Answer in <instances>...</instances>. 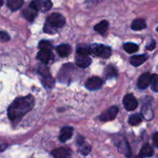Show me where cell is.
Instances as JSON below:
<instances>
[{
    "label": "cell",
    "instance_id": "1",
    "mask_svg": "<svg viewBox=\"0 0 158 158\" xmlns=\"http://www.w3.org/2000/svg\"><path fill=\"white\" fill-rule=\"evenodd\" d=\"M35 106V99L32 95L18 97L8 108V117L12 122H18Z\"/></svg>",
    "mask_w": 158,
    "mask_h": 158
},
{
    "label": "cell",
    "instance_id": "2",
    "mask_svg": "<svg viewBox=\"0 0 158 158\" xmlns=\"http://www.w3.org/2000/svg\"><path fill=\"white\" fill-rule=\"evenodd\" d=\"M91 54L101 57V58H109L111 56V50L109 46H104L102 44H94L90 46Z\"/></svg>",
    "mask_w": 158,
    "mask_h": 158
},
{
    "label": "cell",
    "instance_id": "3",
    "mask_svg": "<svg viewBox=\"0 0 158 158\" xmlns=\"http://www.w3.org/2000/svg\"><path fill=\"white\" fill-rule=\"evenodd\" d=\"M30 6L36 9L37 11L46 12L50 10L52 6V2L51 0H33L31 2Z\"/></svg>",
    "mask_w": 158,
    "mask_h": 158
},
{
    "label": "cell",
    "instance_id": "4",
    "mask_svg": "<svg viewBox=\"0 0 158 158\" xmlns=\"http://www.w3.org/2000/svg\"><path fill=\"white\" fill-rule=\"evenodd\" d=\"M47 22H49L50 24H52L55 27L60 29L64 26L65 23H66V19L61 14L54 12L48 17Z\"/></svg>",
    "mask_w": 158,
    "mask_h": 158
},
{
    "label": "cell",
    "instance_id": "5",
    "mask_svg": "<svg viewBox=\"0 0 158 158\" xmlns=\"http://www.w3.org/2000/svg\"><path fill=\"white\" fill-rule=\"evenodd\" d=\"M123 106H124L125 109L127 111H132L134 110L138 106V102L136 100L134 95L131 94H127L123 100Z\"/></svg>",
    "mask_w": 158,
    "mask_h": 158
},
{
    "label": "cell",
    "instance_id": "6",
    "mask_svg": "<svg viewBox=\"0 0 158 158\" xmlns=\"http://www.w3.org/2000/svg\"><path fill=\"white\" fill-rule=\"evenodd\" d=\"M118 111L119 109L117 106H111L110 108H109L107 110L104 111L100 116V120L103 122H107L114 120L116 118V117H117V114H118Z\"/></svg>",
    "mask_w": 158,
    "mask_h": 158
},
{
    "label": "cell",
    "instance_id": "7",
    "mask_svg": "<svg viewBox=\"0 0 158 158\" xmlns=\"http://www.w3.org/2000/svg\"><path fill=\"white\" fill-rule=\"evenodd\" d=\"M103 84V81L102 79L97 77H92L88 79L85 86L89 90H97L102 87Z\"/></svg>",
    "mask_w": 158,
    "mask_h": 158
},
{
    "label": "cell",
    "instance_id": "8",
    "mask_svg": "<svg viewBox=\"0 0 158 158\" xmlns=\"http://www.w3.org/2000/svg\"><path fill=\"white\" fill-rule=\"evenodd\" d=\"M54 55L51 49H41L37 54V59L41 62L42 63H49L50 60H53Z\"/></svg>",
    "mask_w": 158,
    "mask_h": 158
},
{
    "label": "cell",
    "instance_id": "9",
    "mask_svg": "<svg viewBox=\"0 0 158 158\" xmlns=\"http://www.w3.org/2000/svg\"><path fill=\"white\" fill-rule=\"evenodd\" d=\"M116 145H117V150L120 151V153L124 154L126 157H131V148H130L127 141L124 138H122L120 140H118V141H117Z\"/></svg>",
    "mask_w": 158,
    "mask_h": 158
},
{
    "label": "cell",
    "instance_id": "10",
    "mask_svg": "<svg viewBox=\"0 0 158 158\" xmlns=\"http://www.w3.org/2000/svg\"><path fill=\"white\" fill-rule=\"evenodd\" d=\"M151 75L150 73L146 72L142 74L137 82V87L140 89H145L151 84Z\"/></svg>",
    "mask_w": 158,
    "mask_h": 158
},
{
    "label": "cell",
    "instance_id": "11",
    "mask_svg": "<svg viewBox=\"0 0 158 158\" xmlns=\"http://www.w3.org/2000/svg\"><path fill=\"white\" fill-rule=\"evenodd\" d=\"M92 63V60L89 56L77 55L76 57V63L80 68H86Z\"/></svg>",
    "mask_w": 158,
    "mask_h": 158
},
{
    "label": "cell",
    "instance_id": "12",
    "mask_svg": "<svg viewBox=\"0 0 158 158\" xmlns=\"http://www.w3.org/2000/svg\"><path fill=\"white\" fill-rule=\"evenodd\" d=\"M73 133V128L71 127H64L60 131L59 139H60V141L64 143L72 137Z\"/></svg>",
    "mask_w": 158,
    "mask_h": 158
},
{
    "label": "cell",
    "instance_id": "13",
    "mask_svg": "<svg viewBox=\"0 0 158 158\" xmlns=\"http://www.w3.org/2000/svg\"><path fill=\"white\" fill-rule=\"evenodd\" d=\"M148 59V54H142V55H136L133 56L130 58V63L132 66L137 67L143 64V63L146 62V60Z\"/></svg>",
    "mask_w": 158,
    "mask_h": 158
},
{
    "label": "cell",
    "instance_id": "14",
    "mask_svg": "<svg viewBox=\"0 0 158 158\" xmlns=\"http://www.w3.org/2000/svg\"><path fill=\"white\" fill-rule=\"evenodd\" d=\"M38 12L39 11H37L36 9H35L34 8H32V6H29V7L26 8V9L23 11V15L24 16V18L28 20V21L32 22L35 19V17L37 16Z\"/></svg>",
    "mask_w": 158,
    "mask_h": 158
},
{
    "label": "cell",
    "instance_id": "15",
    "mask_svg": "<svg viewBox=\"0 0 158 158\" xmlns=\"http://www.w3.org/2000/svg\"><path fill=\"white\" fill-rule=\"evenodd\" d=\"M141 115L147 120H151L154 118V111L149 103H145L141 109Z\"/></svg>",
    "mask_w": 158,
    "mask_h": 158
},
{
    "label": "cell",
    "instance_id": "16",
    "mask_svg": "<svg viewBox=\"0 0 158 158\" xmlns=\"http://www.w3.org/2000/svg\"><path fill=\"white\" fill-rule=\"evenodd\" d=\"M52 157L56 158H66L70 156L71 151L70 150L66 149V148H57V149L53 150L51 152Z\"/></svg>",
    "mask_w": 158,
    "mask_h": 158
},
{
    "label": "cell",
    "instance_id": "17",
    "mask_svg": "<svg viewBox=\"0 0 158 158\" xmlns=\"http://www.w3.org/2000/svg\"><path fill=\"white\" fill-rule=\"evenodd\" d=\"M56 51L61 57H66L70 54L71 47L68 44H62L57 46Z\"/></svg>",
    "mask_w": 158,
    "mask_h": 158
},
{
    "label": "cell",
    "instance_id": "18",
    "mask_svg": "<svg viewBox=\"0 0 158 158\" xmlns=\"http://www.w3.org/2000/svg\"><path fill=\"white\" fill-rule=\"evenodd\" d=\"M154 155V150L149 144H145L140 149L139 153V157H150Z\"/></svg>",
    "mask_w": 158,
    "mask_h": 158
},
{
    "label": "cell",
    "instance_id": "19",
    "mask_svg": "<svg viewBox=\"0 0 158 158\" xmlns=\"http://www.w3.org/2000/svg\"><path fill=\"white\" fill-rule=\"evenodd\" d=\"M108 27H109V23L106 20H103L94 26V30L100 33L101 35H104L107 31Z\"/></svg>",
    "mask_w": 158,
    "mask_h": 158
},
{
    "label": "cell",
    "instance_id": "20",
    "mask_svg": "<svg viewBox=\"0 0 158 158\" xmlns=\"http://www.w3.org/2000/svg\"><path fill=\"white\" fill-rule=\"evenodd\" d=\"M146 27L147 24L145 23L144 19H137L134 20L132 24H131V29L135 31L141 30V29H145Z\"/></svg>",
    "mask_w": 158,
    "mask_h": 158
},
{
    "label": "cell",
    "instance_id": "21",
    "mask_svg": "<svg viewBox=\"0 0 158 158\" xmlns=\"http://www.w3.org/2000/svg\"><path fill=\"white\" fill-rule=\"evenodd\" d=\"M104 75L106 77V79H113L117 77V70L114 66L112 65H109L106 66L104 69Z\"/></svg>",
    "mask_w": 158,
    "mask_h": 158
},
{
    "label": "cell",
    "instance_id": "22",
    "mask_svg": "<svg viewBox=\"0 0 158 158\" xmlns=\"http://www.w3.org/2000/svg\"><path fill=\"white\" fill-rule=\"evenodd\" d=\"M24 0H7V6L12 11H16L23 6Z\"/></svg>",
    "mask_w": 158,
    "mask_h": 158
},
{
    "label": "cell",
    "instance_id": "23",
    "mask_svg": "<svg viewBox=\"0 0 158 158\" xmlns=\"http://www.w3.org/2000/svg\"><path fill=\"white\" fill-rule=\"evenodd\" d=\"M78 152L80 153L81 155L83 156H86L90 153L91 151V147L89 146L88 143L83 142L82 144H80V146H78Z\"/></svg>",
    "mask_w": 158,
    "mask_h": 158
},
{
    "label": "cell",
    "instance_id": "24",
    "mask_svg": "<svg viewBox=\"0 0 158 158\" xmlns=\"http://www.w3.org/2000/svg\"><path fill=\"white\" fill-rule=\"evenodd\" d=\"M142 117L143 116L139 114H133L129 117V123L132 126H137L142 122Z\"/></svg>",
    "mask_w": 158,
    "mask_h": 158
},
{
    "label": "cell",
    "instance_id": "25",
    "mask_svg": "<svg viewBox=\"0 0 158 158\" xmlns=\"http://www.w3.org/2000/svg\"><path fill=\"white\" fill-rule=\"evenodd\" d=\"M123 49L128 53H134L138 50V46L133 43H126L123 44Z\"/></svg>",
    "mask_w": 158,
    "mask_h": 158
},
{
    "label": "cell",
    "instance_id": "26",
    "mask_svg": "<svg viewBox=\"0 0 158 158\" xmlns=\"http://www.w3.org/2000/svg\"><path fill=\"white\" fill-rule=\"evenodd\" d=\"M77 55H84V56H89V54H91V50H90V46H88L84 45H80L78 46L77 49Z\"/></svg>",
    "mask_w": 158,
    "mask_h": 158
},
{
    "label": "cell",
    "instance_id": "27",
    "mask_svg": "<svg viewBox=\"0 0 158 158\" xmlns=\"http://www.w3.org/2000/svg\"><path fill=\"white\" fill-rule=\"evenodd\" d=\"M43 83L46 87L47 88H52L53 87L54 84H55V80L52 78L51 75L46 76V77H43Z\"/></svg>",
    "mask_w": 158,
    "mask_h": 158
},
{
    "label": "cell",
    "instance_id": "28",
    "mask_svg": "<svg viewBox=\"0 0 158 158\" xmlns=\"http://www.w3.org/2000/svg\"><path fill=\"white\" fill-rule=\"evenodd\" d=\"M57 29L58 28L55 27L52 24H50L49 22L46 21V23L44 25V27H43V31L48 34H55L57 32Z\"/></svg>",
    "mask_w": 158,
    "mask_h": 158
},
{
    "label": "cell",
    "instance_id": "29",
    "mask_svg": "<svg viewBox=\"0 0 158 158\" xmlns=\"http://www.w3.org/2000/svg\"><path fill=\"white\" fill-rule=\"evenodd\" d=\"M151 89L154 92H158V75L157 74H154L151 76Z\"/></svg>",
    "mask_w": 158,
    "mask_h": 158
},
{
    "label": "cell",
    "instance_id": "30",
    "mask_svg": "<svg viewBox=\"0 0 158 158\" xmlns=\"http://www.w3.org/2000/svg\"><path fill=\"white\" fill-rule=\"evenodd\" d=\"M45 63H43V65H39L38 67V73L42 76V77H46V76L50 75L49 72V69L46 66H45Z\"/></svg>",
    "mask_w": 158,
    "mask_h": 158
},
{
    "label": "cell",
    "instance_id": "31",
    "mask_svg": "<svg viewBox=\"0 0 158 158\" xmlns=\"http://www.w3.org/2000/svg\"><path fill=\"white\" fill-rule=\"evenodd\" d=\"M39 48L40 49H52V43L47 40H41L39 43Z\"/></svg>",
    "mask_w": 158,
    "mask_h": 158
},
{
    "label": "cell",
    "instance_id": "32",
    "mask_svg": "<svg viewBox=\"0 0 158 158\" xmlns=\"http://www.w3.org/2000/svg\"><path fill=\"white\" fill-rule=\"evenodd\" d=\"M0 39H1L2 42H7L10 40V36L7 32L2 31L1 33H0Z\"/></svg>",
    "mask_w": 158,
    "mask_h": 158
},
{
    "label": "cell",
    "instance_id": "33",
    "mask_svg": "<svg viewBox=\"0 0 158 158\" xmlns=\"http://www.w3.org/2000/svg\"><path fill=\"white\" fill-rule=\"evenodd\" d=\"M153 143L156 148H158V132L155 133L153 135Z\"/></svg>",
    "mask_w": 158,
    "mask_h": 158
},
{
    "label": "cell",
    "instance_id": "34",
    "mask_svg": "<svg viewBox=\"0 0 158 158\" xmlns=\"http://www.w3.org/2000/svg\"><path fill=\"white\" fill-rule=\"evenodd\" d=\"M155 46H156V42L154 41V40H152L151 43H150L149 45L147 46V49H148V50H153V49L155 48Z\"/></svg>",
    "mask_w": 158,
    "mask_h": 158
},
{
    "label": "cell",
    "instance_id": "35",
    "mask_svg": "<svg viewBox=\"0 0 158 158\" xmlns=\"http://www.w3.org/2000/svg\"><path fill=\"white\" fill-rule=\"evenodd\" d=\"M83 142H84V140H83V138L81 137V136H78V137H77V144L78 145V146H80V144H82Z\"/></svg>",
    "mask_w": 158,
    "mask_h": 158
},
{
    "label": "cell",
    "instance_id": "36",
    "mask_svg": "<svg viewBox=\"0 0 158 158\" xmlns=\"http://www.w3.org/2000/svg\"><path fill=\"white\" fill-rule=\"evenodd\" d=\"M4 148H7V144L2 145V149H1L2 151H3V150H4Z\"/></svg>",
    "mask_w": 158,
    "mask_h": 158
},
{
    "label": "cell",
    "instance_id": "37",
    "mask_svg": "<svg viewBox=\"0 0 158 158\" xmlns=\"http://www.w3.org/2000/svg\"><path fill=\"white\" fill-rule=\"evenodd\" d=\"M3 5V0H1V6H2Z\"/></svg>",
    "mask_w": 158,
    "mask_h": 158
},
{
    "label": "cell",
    "instance_id": "38",
    "mask_svg": "<svg viewBox=\"0 0 158 158\" xmlns=\"http://www.w3.org/2000/svg\"><path fill=\"white\" fill-rule=\"evenodd\" d=\"M157 32H158V27L157 28Z\"/></svg>",
    "mask_w": 158,
    "mask_h": 158
}]
</instances>
